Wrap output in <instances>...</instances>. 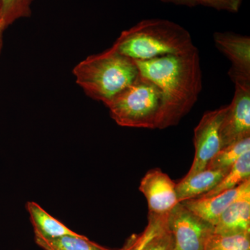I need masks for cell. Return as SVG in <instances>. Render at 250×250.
<instances>
[{"mask_svg": "<svg viewBox=\"0 0 250 250\" xmlns=\"http://www.w3.org/2000/svg\"><path fill=\"white\" fill-rule=\"evenodd\" d=\"M205 250H250V234H221L213 232Z\"/></svg>", "mask_w": 250, "mask_h": 250, "instance_id": "obj_18", "label": "cell"}, {"mask_svg": "<svg viewBox=\"0 0 250 250\" xmlns=\"http://www.w3.org/2000/svg\"><path fill=\"white\" fill-rule=\"evenodd\" d=\"M34 1L0 0V26L5 30L18 20L29 17Z\"/></svg>", "mask_w": 250, "mask_h": 250, "instance_id": "obj_17", "label": "cell"}, {"mask_svg": "<svg viewBox=\"0 0 250 250\" xmlns=\"http://www.w3.org/2000/svg\"><path fill=\"white\" fill-rule=\"evenodd\" d=\"M250 179V151L242 155L225 174L216 187L198 197H211L225 190H231Z\"/></svg>", "mask_w": 250, "mask_h": 250, "instance_id": "obj_14", "label": "cell"}, {"mask_svg": "<svg viewBox=\"0 0 250 250\" xmlns=\"http://www.w3.org/2000/svg\"><path fill=\"white\" fill-rule=\"evenodd\" d=\"M133 59L113 45L100 54L89 56L74 67L77 84L90 98L106 106L139 76Z\"/></svg>", "mask_w": 250, "mask_h": 250, "instance_id": "obj_2", "label": "cell"}, {"mask_svg": "<svg viewBox=\"0 0 250 250\" xmlns=\"http://www.w3.org/2000/svg\"><path fill=\"white\" fill-rule=\"evenodd\" d=\"M160 1L162 2L167 3V4L188 6V7H193V6H197L195 0H160Z\"/></svg>", "mask_w": 250, "mask_h": 250, "instance_id": "obj_22", "label": "cell"}, {"mask_svg": "<svg viewBox=\"0 0 250 250\" xmlns=\"http://www.w3.org/2000/svg\"><path fill=\"white\" fill-rule=\"evenodd\" d=\"M229 170L206 168L190 177L182 179L178 184H176L179 202L196 198L209 192L216 187Z\"/></svg>", "mask_w": 250, "mask_h": 250, "instance_id": "obj_12", "label": "cell"}, {"mask_svg": "<svg viewBox=\"0 0 250 250\" xmlns=\"http://www.w3.org/2000/svg\"><path fill=\"white\" fill-rule=\"evenodd\" d=\"M174 250H205L213 227L179 202L166 219Z\"/></svg>", "mask_w": 250, "mask_h": 250, "instance_id": "obj_5", "label": "cell"}, {"mask_svg": "<svg viewBox=\"0 0 250 250\" xmlns=\"http://www.w3.org/2000/svg\"><path fill=\"white\" fill-rule=\"evenodd\" d=\"M164 221V219H155L148 218V224L147 228L141 234H140V240L137 246L134 250H143L148 242L152 239V237L156 234L159 229L160 228L161 224Z\"/></svg>", "mask_w": 250, "mask_h": 250, "instance_id": "obj_21", "label": "cell"}, {"mask_svg": "<svg viewBox=\"0 0 250 250\" xmlns=\"http://www.w3.org/2000/svg\"><path fill=\"white\" fill-rule=\"evenodd\" d=\"M140 240V235H133L131 238H129L126 243H125L124 247L120 250H134L136 247L137 246Z\"/></svg>", "mask_w": 250, "mask_h": 250, "instance_id": "obj_23", "label": "cell"}, {"mask_svg": "<svg viewBox=\"0 0 250 250\" xmlns=\"http://www.w3.org/2000/svg\"><path fill=\"white\" fill-rule=\"evenodd\" d=\"M197 5L212 8L220 11H228V12L236 14L238 13L243 0H195Z\"/></svg>", "mask_w": 250, "mask_h": 250, "instance_id": "obj_20", "label": "cell"}, {"mask_svg": "<svg viewBox=\"0 0 250 250\" xmlns=\"http://www.w3.org/2000/svg\"><path fill=\"white\" fill-rule=\"evenodd\" d=\"M250 188V179H248L238 187L220 192L218 195L211 197H196L180 203L214 228L223 212Z\"/></svg>", "mask_w": 250, "mask_h": 250, "instance_id": "obj_10", "label": "cell"}, {"mask_svg": "<svg viewBox=\"0 0 250 250\" xmlns=\"http://www.w3.org/2000/svg\"><path fill=\"white\" fill-rule=\"evenodd\" d=\"M215 47L229 59L228 75L233 83H250V38L231 31L213 34Z\"/></svg>", "mask_w": 250, "mask_h": 250, "instance_id": "obj_9", "label": "cell"}, {"mask_svg": "<svg viewBox=\"0 0 250 250\" xmlns=\"http://www.w3.org/2000/svg\"><path fill=\"white\" fill-rule=\"evenodd\" d=\"M220 129L222 148L250 137V83H236Z\"/></svg>", "mask_w": 250, "mask_h": 250, "instance_id": "obj_7", "label": "cell"}, {"mask_svg": "<svg viewBox=\"0 0 250 250\" xmlns=\"http://www.w3.org/2000/svg\"><path fill=\"white\" fill-rule=\"evenodd\" d=\"M161 106L162 93L159 87L139 74L107 107L112 119L120 126L154 129L159 124Z\"/></svg>", "mask_w": 250, "mask_h": 250, "instance_id": "obj_4", "label": "cell"}, {"mask_svg": "<svg viewBox=\"0 0 250 250\" xmlns=\"http://www.w3.org/2000/svg\"><path fill=\"white\" fill-rule=\"evenodd\" d=\"M213 232L250 234V188L223 212L213 228Z\"/></svg>", "mask_w": 250, "mask_h": 250, "instance_id": "obj_11", "label": "cell"}, {"mask_svg": "<svg viewBox=\"0 0 250 250\" xmlns=\"http://www.w3.org/2000/svg\"><path fill=\"white\" fill-rule=\"evenodd\" d=\"M195 45L189 31L166 19H146L121 33L113 47L136 62L177 54Z\"/></svg>", "mask_w": 250, "mask_h": 250, "instance_id": "obj_3", "label": "cell"}, {"mask_svg": "<svg viewBox=\"0 0 250 250\" xmlns=\"http://www.w3.org/2000/svg\"><path fill=\"white\" fill-rule=\"evenodd\" d=\"M25 207L34 228L35 238L50 240L66 235L78 234L49 215L36 202H28Z\"/></svg>", "mask_w": 250, "mask_h": 250, "instance_id": "obj_13", "label": "cell"}, {"mask_svg": "<svg viewBox=\"0 0 250 250\" xmlns=\"http://www.w3.org/2000/svg\"><path fill=\"white\" fill-rule=\"evenodd\" d=\"M35 242L43 250H120L105 248L88 239L83 235H66L50 240L35 238Z\"/></svg>", "mask_w": 250, "mask_h": 250, "instance_id": "obj_15", "label": "cell"}, {"mask_svg": "<svg viewBox=\"0 0 250 250\" xmlns=\"http://www.w3.org/2000/svg\"><path fill=\"white\" fill-rule=\"evenodd\" d=\"M136 62L140 75L154 82L162 93L157 129L175 126L193 107L202 90L198 49L194 45L182 53Z\"/></svg>", "mask_w": 250, "mask_h": 250, "instance_id": "obj_1", "label": "cell"}, {"mask_svg": "<svg viewBox=\"0 0 250 250\" xmlns=\"http://www.w3.org/2000/svg\"><path fill=\"white\" fill-rule=\"evenodd\" d=\"M139 190L147 200L149 218H165L179 203L176 184L158 167L148 171L143 177Z\"/></svg>", "mask_w": 250, "mask_h": 250, "instance_id": "obj_8", "label": "cell"}, {"mask_svg": "<svg viewBox=\"0 0 250 250\" xmlns=\"http://www.w3.org/2000/svg\"><path fill=\"white\" fill-rule=\"evenodd\" d=\"M166 219L161 224L157 232L143 250H174L172 236L166 228Z\"/></svg>", "mask_w": 250, "mask_h": 250, "instance_id": "obj_19", "label": "cell"}, {"mask_svg": "<svg viewBox=\"0 0 250 250\" xmlns=\"http://www.w3.org/2000/svg\"><path fill=\"white\" fill-rule=\"evenodd\" d=\"M228 106L207 111L194 131L195 157L191 167L184 178L204 170L207 164L222 149L220 129Z\"/></svg>", "mask_w": 250, "mask_h": 250, "instance_id": "obj_6", "label": "cell"}, {"mask_svg": "<svg viewBox=\"0 0 250 250\" xmlns=\"http://www.w3.org/2000/svg\"><path fill=\"white\" fill-rule=\"evenodd\" d=\"M4 29L2 27L0 26V54H1V50H2L3 47V32H4Z\"/></svg>", "mask_w": 250, "mask_h": 250, "instance_id": "obj_24", "label": "cell"}, {"mask_svg": "<svg viewBox=\"0 0 250 250\" xmlns=\"http://www.w3.org/2000/svg\"><path fill=\"white\" fill-rule=\"evenodd\" d=\"M248 151H250V137L222 148L207 164L206 168L229 170L240 157Z\"/></svg>", "mask_w": 250, "mask_h": 250, "instance_id": "obj_16", "label": "cell"}]
</instances>
